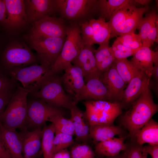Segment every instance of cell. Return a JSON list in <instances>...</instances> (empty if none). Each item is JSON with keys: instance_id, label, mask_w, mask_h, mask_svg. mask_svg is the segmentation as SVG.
Wrapping results in <instances>:
<instances>
[{"instance_id": "5b68a950", "label": "cell", "mask_w": 158, "mask_h": 158, "mask_svg": "<svg viewBox=\"0 0 158 158\" xmlns=\"http://www.w3.org/2000/svg\"><path fill=\"white\" fill-rule=\"evenodd\" d=\"M61 18L79 24L92 18L98 12L97 0H55Z\"/></svg>"}, {"instance_id": "2e32d148", "label": "cell", "mask_w": 158, "mask_h": 158, "mask_svg": "<svg viewBox=\"0 0 158 158\" xmlns=\"http://www.w3.org/2000/svg\"><path fill=\"white\" fill-rule=\"evenodd\" d=\"M150 78L142 71L133 77L123 93L120 100L122 106L124 104H132L150 87Z\"/></svg>"}, {"instance_id": "f1b7e54d", "label": "cell", "mask_w": 158, "mask_h": 158, "mask_svg": "<svg viewBox=\"0 0 158 158\" xmlns=\"http://www.w3.org/2000/svg\"><path fill=\"white\" fill-rule=\"evenodd\" d=\"M114 62L117 72L126 84L141 71L127 58L115 59Z\"/></svg>"}, {"instance_id": "7c38bea8", "label": "cell", "mask_w": 158, "mask_h": 158, "mask_svg": "<svg viewBox=\"0 0 158 158\" xmlns=\"http://www.w3.org/2000/svg\"><path fill=\"white\" fill-rule=\"evenodd\" d=\"M3 58L6 66L12 68L32 64L36 60L30 49L24 44L20 43H13L7 48L4 52Z\"/></svg>"}, {"instance_id": "8d00e7d4", "label": "cell", "mask_w": 158, "mask_h": 158, "mask_svg": "<svg viewBox=\"0 0 158 158\" xmlns=\"http://www.w3.org/2000/svg\"><path fill=\"white\" fill-rule=\"evenodd\" d=\"M85 120L72 121L76 140L86 141L90 138L89 125L86 123Z\"/></svg>"}, {"instance_id": "ac0fdd59", "label": "cell", "mask_w": 158, "mask_h": 158, "mask_svg": "<svg viewBox=\"0 0 158 158\" xmlns=\"http://www.w3.org/2000/svg\"><path fill=\"white\" fill-rule=\"evenodd\" d=\"M99 79L114 101H120L127 84L117 72L114 62L107 70L101 73Z\"/></svg>"}, {"instance_id": "bcb514c9", "label": "cell", "mask_w": 158, "mask_h": 158, "mask_svg": "<svg viewBox=\"0 0 158 158\" xmlns=\"http://www.w3.org/2000/svg\"><path fill=\"white\" fill-rule=\"evenodd\" d=\"M0 158H12L6 148L0 136Z\"/></svg>"}, {"instance_id": "d6a6232c", "label": "cell", "mask_w": 158, "mask_h": 158, "mask_svg": "<svg viewBox=\"0 0 158 158\" xmlns=\"http://www.w3.org/2000/svg\"><path fill=\"white\" fill-rule=\"evenodd\" d=\"M116 40L126 47L135 51H137L143 46L139 34H125L116 37Z\"/></svg>"}, {"instance_id": "9a60e30c", "label": "cell", "mask_w": 158, "mask_h": 158, "mask_svg": "<svg viewBox=\"0 0 158 158\" xmlns=\"http://www.w3.org/2000/svg\"><path fill=\"white\" fill-rule=\"evenodd\" d=\"M6 16L3 25L10 30L22 27L28 20L24 0H4Z\"/></svg>"}, {"instance_id": "3957f363", "label": "cell", "mask_w": 158, "mask_h": 158, "mask_svg": "<svg viewBox=\"0 0 158 158\" xmlns=\"http://www.w3.org/2000/svg\"><path fill=\"white\" fill-rule=\"evenodd\" d=\"M30 93L18 87L13 93L6 109L0 116V123L7 128L25 129L28 110L27 96Z\"/></svg>"}, {"instance_id": "4dcf8cb0", "label": "cell", "mask_w": 158, "mask_h": 158, "mask_svg": "<svg viewBox=\"0 0 158 158\" xmlns=\"http://www.w3.org/2000/svg\"><path fill=\"white\" fill-rule=\"evenodd\" d=\"M157 19L158 15L155 10H153L143 18L141 21L137 29L139 30V34L143 46H145L149 33Z\"/></svg>"}, {"instance_id": "b9f144b4", "label": "cell", "mask_w": 158, "mask_h": 158, "mask_svg": "<svg viewBox=\"0 0 158 158\" xmlns=\"http://www.w3.org/2000/svg\"><path fill=\"white\" fill-rule=\"evenodd\" d=\"M12 84L10 80L3 74L0 73V93L12 90Z\"/></svg>"}, {"instance_id": "60d3db41", "label": "cell", "mask_w": 158, "mask_h": 158, "mask_svg": "<svg viewBox=\"0 0 158 158\" xmlns=\"http://www.w3.org/2000/svg\"><path fill=\"white\" fill-rule=\"evenodd\" d=\"M12 90L0 93V116L4 112L5 107L8 104L13 94Z\"/></svg>"}, {"instance_id": "44dd1931", "label": "cell", "mask_w": 158, "mask_h": 158, "mask_svg": "<svg viewBox=\"0 0 158 158\" xmlns=\"http://www.w3.org/2000/svg\"><path fill=\"white\" fill-rule=\"evenodd\" d=\"M22 138L24 158H35L41 153L42 130L40 128L29 131L24 129L20 133Z\"/></svg>"}, {"instance_id": "4316f807", "label": "cell", "mask_w": 158, "mask_h": 158, "mask_svg": "<svg viewBox=\"0 0 158 158\" xmlns=\"http://www.w3.org/2000/svg\"><path fill=\"white\" fill-rule=\"evenodd\" d=\"M109 42L99 45L94 51L97 68L101 73L107 70L114 62L115 58L110 53Z\"/></svg>"}, {"instance_id": "836d02e7", "label": "cell", "mask_w": 158, "mask_h": 158, "mask_svg": "<svg viewBox=\"0 0 158 158\" xmlns=\"http://www.w3.org/2000/svg\"><path fill=\"white\" fill-rule=\"evenodd\" d=\"M55 134L53 141V154L66 149L74 143L73 136L71 135L63 133Z\"/></svg>"}, {"instance_id": "f907efd6", "label": "cell", "mask_w": 158, "mask_h": 158, "mask_svg": "<svg viewBox=\"0 0 158 158\" xmlns=\"http://www.w3.org/2000/svg\"><path fill=\"white\" fill-rule=\"evenodd\" d=\"M41 154L40 153L37 157L35 158H40Z\"/></svg>"}, {"instance_id": "484cf974", "label": "cell", "mask_w": 158, "mask_h": 158, "mask_svg": "<svg viewBox=\"0 0 158 158\" xmlns=\"http://www.w3.org/2000/svg\"><path fill=\"white\" fill-rule=\"evenodd\" d=\"M89 21L93 30L90 45L95 44L99 45L109 42L111 31L108 22L101 16L97 19L91 18Z\"/></svg>"}, {"instance_id": "ffe728a7", "label": "cell", "mask_w": 158, "mask_h": 158, "mask_svg": "<svg viewBox=\"0 0 158 158\" xmlns=\"http://www.w3.org/2000/svg\"><path fill=\"white\" fill-rule=\"evenodd\" d=\"M0 136L8 152L12 158H24L23 144L20 133L16 129L7 128L0 123Z\"/></svg>"}, {"instance_id": "c3c4849f", "label": "cell", "mask_w": 158, "mask_h": 158, "mask_svg": "<svg viewBox=\"0 0 158 158\" xmlns=\"http://www.w3.org/2000/svg\"><path fill=\"white\" fill-rule=\"evenodd\" d=\"M105 158H127V154L126 150L122 153L111 157H106Z\"/></svg>"}, {"instance_id": "d590c367", "label": "cell", "mask_w": 158, "mask_h": 158, "mask_svg": "<svg viewBox=\"0 0 158 158\" xmlns=\"http://www.w3.org/2000/svg\"><path fill=\"white\" fill-rule=\"evenodd\" d=\"M110 53L115 59L127 58L133 56L137 51L130 49L125 46L116 40L112 46L109 47Z\"/></svg>"}, {"instance_id": "e575fe53", "label": "cell", "mask_w": 158, "mask_h": 158, "mask_svg": "<svg viewBox=\"0 0 158 158\" xmlns=\"http://www.w3.org/2000/svg\"><path fill=\"white\" fill-rule=\"evenodd\" d=\"M70 153L71 158H95V152L89 145L86 144L73 146Z\"/></svg>"}, {"instance_id": "7402d4cb", "label": "cell", "mask_w": 158, "mask_h": 158, "mask_svg": "<svg viewBox=\"0 0 158 158\" xmlns=\"http://www.w3.org/2000/svg\"><path fill=\"white\" fill-rule=\"evenodd\" d=\"M125 138L113 137L97 143L95 146V154L101 157H109L118 154L125 151L127 146L124 142Z\"/></svg>"}, {"instance_id": "8992f818", "label": "cell", "mask_w": 158, "mask_h": 158, "mask_svg": "<svg viewBox=\"0 0 158 158\" xmlns=\"http://www.w3.org/2000/svg\"><path fill=\"white\" fill-rule=\"evenodd\" d=\"M84 104L85 118L90 126L113 124L122 112V105L117 102L87 100Z\"/></svg>"}, {"instance_id": "6da1fadb", "label": "cell", "mask_w": 158, "mask_h": 158, "mask_svg": "<svg viewBox=\"0 0 158 158\" xmlns=\"http://www.w3.org/2000/svg\"><path fill=\"white\" fill-rule=\"evenodd\" d=\"M121 118L122 124L133 140L137 132L158 111V104L153 100L150 87L132 104Z\"/></svg>"}, {"instance_id": "d6986e66", "label": "cell", "mask_w": 158, "mask_h": 158, "mask_svg": "<svg viewBox=\"0 0 158 158\" xmlns=\"http://www.w3.org/2000/svg\"><path fill=\"white\" fill-rule=\"evenodd\" d=\"M82 100H102L115 102L114 99L99 78H93L85 83L78 102Z\"/></svg>"}, {"instance_id": "1f68e13d", "label": "cell", "mask_w": 158, "mask_h": 158, "mask_svg": "<svg viewBox=\"0 0 158 158\" xmlns=\"http://www.w3.org/2000/svg\"><path fill=\"white\" fill-rule=\"evenodd\" d=\"M50 122L54 126L55 134L63 133L72 136L74 135L73 125L71 119L66 118L63 115L59 114L52 118Z\"/></svg>"}, {"instance_id": "7a4b0ae2", "label": "cell", "mask_w": 158, "mask_h": 158, "mask_svg": "<svg viewBox=\"0 0 158 158\" xmlns=\"http://www.w3.org/2000/svg\"><path fill=\"white\" fill-rule=\"evenodd\" d=\"M134 0L118 10L111 17L108 22L111 30L110 39L125 34L134 33L149 10L146 6L137 8Z\"/></svg>"}, {"instance_id": "e0dca14e", "label": "cell", "mask_w": 158, "mask_h": 158, "mask_svg": "<svg viewBox=\"0 0 158 158\" xmlns=\"http://www.w3.org/2000/svg\"><path fill=\"white\" fill-rule=\"evenodd\" d=\"M24 4L28 20L33 23L56 10L55 0H26Z\"/></svg>"}, {"instance_id": "5bb4252c", "label": "cell", "mask_w": 158, "mask_h": 158, "mask_svg": "<svg viewBox=\"0 0 158 158\" xmlns=\"http://www.w3.org/2000/svg\"><path fill=\"white\" fill-rule=\"evenodd\" d=\"M95 49L92 45H85L77 56L72 63L81 70L86 83L93 78H99L101 73L98 69L94 56Z\"/></svg>"}, {"instance_id": "83f0119b", "label": "cell", "mask_w": 158, "mask_h": 158, "mask_svg": "<svg viewBox=\"0 0 158 158\" xmlns=\"http://www.w3.org/2000/svg\"><path fill=\"white\" fill-rule=\"evenodd\" d=\"M131 0H99L97 2L98 11L101 16L109 20L117 11L125 5L132 2Z\"/></svg>"}, {"instance_id": "ab89813d", "label": "cell", "mask_w": 158, "mask_h": 158, "mask_svg": "<svg viewBox=\"0 0 158 158\" xmlns=\"http://www.w3.org/2000/svg\"><path fill=\"white\" fill-rule=\"evenodd\" d=\"M158 19L155 21L149 33L145 46L150 48L154 42L158 43Z\"/></svg>"}, {"instance_id": "7bdbcfd3", "label": "cell", "mask_w": 158, "mask_h": 158, "mask_svg": "<svg viewBox=\"0 0 158 158\" xmlns=\"http://www.w3.org/2000/svg\"><path fill=\"white\" fill-rule=\"evenodd\" d=\"M148 154L152 158H158V145H150L144 146Z\"/></svg>"}, {"instance_id": "681fc988", "label": "cell", "mask_w": 158, "mask_h": 158, "mask_svg": "<svg viewBox=\"0 0 158 158\" xmlns=\"http://www.w3.org/2000/svg\"><path fill=\"white\" fill-rule=\"evenodd\" d=\"M135 3H138L142 5H146L148 4L150 1L149 0H135Z\"/></svg>"}, {"instance_id": "4fadbf2b", "label": "cell", "mask_w": 158, "mask_h": 158, "mask_svg": "<svg viewBox=\"0 0 158 158\" xmlns=\"http://www.w3.org/2000/svg\"><path fill=\"white\" fill-rule=\"evenodd\" d=\"M64 71V75L61 77L63 86L77 104L85 84L82 71L79 67L72 64Z\"/></svg>"}, {"instance_id": "ba28073f", "label": "cell", "mask_w": 158, "mask_h": 158, "mask_svg": "<svg viewBox=\"0 0 158 158\" xmlns=\"http://www.w3.org/2000/svg\"><path fill=\"white\" fill-rule=\"evenodd\" d=\"M11 73L12 77L20 81L22 87L30 93L38 90L46 80L53 75L50 67L43 63L13 68Z\"/></svg>"}, {"instance_id": "f6af8a7d", "label": "cell", "mask_w": 158, "mask_h": 158, "mask_svg": "<svg viewBox=\"0 0 158 158\" xmlns=\"http://www.w3.org/2000/svg\"><path fill=\"white\" fill-rule=\"evenodd\" d=\"M51 158H71L70 152L65 149L54 153Z\"/></svg>"}, {"instance_id": "7dc6e473", "label": "cell", "mask_w": 158, "mask_h": 158, "mask_svg": "<svg viewBox=\"0 0 158 158\" xmlns=\"http://www.w3.org/2000/svg\"><path fill=\"white\" fill-rule=\"evenodd\" d=\"M6 16V9L4 0H0V23L3 24Z\"/></svg>"}, {"instance_id": "f35d334b", "label": "cell", "mask_w": 158, "mask_h": 158, "mask_svg": "<svg viewBox=\"0 0 158 158\" xmlns=\"http://www.w3.org/2000/svg\"><path fill=\"white\" fill-rule=\"evenodd\" d=\"M78 25L80 29L81 37L85 45H90L93 30L89 20L82 23Z\"/></svg>"}, {"instance_id": "9c48e42d", "label": "cell", "mask_w": 158, "mask_h": 158, "mask_svg": "<svg viewBox=\"0 0 158 158\" xmlns=\"http://www.w3.org/2000/svg\"><path fill=\"white\" fill-rule=\"evenodd\" d=\"M67 26L61 18L47 16L33 23L29 40L44 37H66Z\"/></svg>"}, {"instance_id": "cb8c5ba5", "label": "cell", "mask_w": 158, "mask_h": 158, "mask_svg": "<svg viewBox=\"0 0 158 158\" xmlns=\"http://www.w3.org/2000/svg\"><path fill=\"white\" fill-rule=\"evenodd\" d=\"M136 143L143 145H158V123L151 118L136 133L133 140Z\"/></svg>"}, {"instance_id": "f546056e", "label": "cell", "mask_w": 158, "mask_h": 158, "mask_svg": "<svg viewBox=\"0 0 158 158\" xmlns=\"http://www.w3.org/2000/svg\"><path fill=\"white\" fill-rule=\"evenodd\" d=\"M55 134L52 124L42 130L41 148L43 158H51L53 154V141Z\"/></svg>"}, {"instance_id": "30bf717a", "label": "cell", "mask_w": 158, "mask_h": 158, "mask_svg": "<svg viewBox=\"0 0 158 158\" xmlns=\"http://www.w3.org/2000/svg\"><path fill=\"white\" fill-rule=\"evenodd\" d=\"M64 114V112L60 108L50 105L41 99L32 101L28 104L25 129L26 127L35 129L40 128L46 122L50 121L55 116Z\"/></svg>"}, {"instance_id": "74e56055", "label": "cell", "mask_w": 158, "mask_h": 158, "mask_svg": "<svg viewBox=\"0 0 158 158\" xmlns=\"http://www.w3.org/2000/svg\"><path fill=\"white\" fill-rule=\"evenodd\" d=\"M125 150L127 158H147L148 154L143 145L136 143L129 147L127 146Z\"/></svg>"}, {"instance_id": "ee69618b", "label": "cell", "mask_w": 158, "mask_h": 158, "mask_svg": "<svg viewBox=\"0 0 158 158\" xmlns=\"http://www.w3.org/2000/svg\"><path fill=\"white\" fill-rule=\"evenodd\" d=\"M153 70L152 75L154 77L156 80L157 82L158 80V51H155Z\"/></svg>"}, {"instance_id": "277c9868", "label": "cell", "mask_w": 158, "mask_h": 158, "mask_svg": "<svg viewBox=\"0 0 158 158\" xmlns=\"http://www.w3.org/2000/svg\"><path fill=\"white\" fill-rule=\"evenodd\" d=\"M85 45L79 25L71 23L67 26L66 37L62 50L51 67L53 75L65 70L78 55Z\"/></svg>"}, {"instance_id": "8fae6325", "label": "cell", "mask_w": 158, "mask_h": 158, "mask_svg": "<svg viewBox=\"0 0 158 158\" xmlns=\"http://www.w3.org/2000/svg\"><path fill=\"white\" fill-rule=\"evenodd\" d=\"M66 37H44L29 40L31 47L37 53L42 62L52 66L60 54Z\"/></svg>"}, {"instance_id": "52a82bcc", "label": "cell", "mask_w": 158, "mask_h": 158, "mask_svg": "<svg viewBox=\"0 0 158 158\" xmlns=\"http://www.w3.org/2000/svg\"><path fill=\"white\" fill-rule=\"evenodd\" d=\"M36 97L55 107L70 109L75 104L72 97L66 93L62 83L61 77L56 74L49 77L40 88L33 93Z\"/></svg>"}, {"instance_id": "d4e9b609", "label": "cell", "mask_w": 158, "mask_h": 158, "mask_svg": "<svg viewBox=\"0 0 158 158\" xmlns=\"http://www.w3.org/2000/svg\"><path fill=\"white\" fill-rule=\"evenodd\" d=\"M90 138L96 143L111 138L116 135L122 137L123 131L120 127L110 125L89 126Z\"/></svg>"}, {"instance_id": "603a6c76", "label": "cell", "mask_w": 158, "mask_h": 158, "mask_svg": "<svg viewBox=\"0 0 158 158\" xmlns=\"http://www.w3.org/2000/svg\"><path fill=\"white\" fill-rule=\"evenodd\" d=\"M155 51L143 46L133 56L131 61L141 71L151 78L152 76Z\"/></svg>"}]
</instances>
